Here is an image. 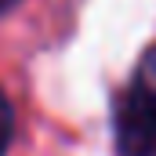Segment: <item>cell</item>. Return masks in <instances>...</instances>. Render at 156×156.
<instances>
[{"label":"cell","instance_id":"1","mask_svg":"<svg viewBox=\"0 0 156 156\" xmlns=\"http://www.w3.org/2000/svg\"><path fill=\"white\" fill-rule=\"evenodd\" d=\"M116 142L123 156H153L156 153V94L131 80L120 98L116 113Z\"/></svg>","mask_w":156,"mask_h":156},{"label":"cell","instance_id":"2","mask_svg":"<svg viewBox=\"0 0 156 156\" xmlns=\"http://www.w3.org/2000/svg\"><path fill=\"white\" fill-rule=\"evenodd\" d=\"M11 134H15V109H11L7 94L0 91V156L7 153V142H11Z\"/></svg>","mask_w":156,"mask_h":156},{"label":"cell","instance_id":"3","mask_svg":"<svg viewBox=\"0 0 156 156\" xmlns=\"http://www.w3.org/2000/svg\"><path fill=\"white\" fill-rule=\"evenodd\" d=\"M134 80H138L142 87H149V91L156 94V47L142 55V66H138V73H134Z\"/></svg>","mask_w":156,"mask_h":156},{"label":"cell","instance_id":"4","mask_svg":"<svg viewBox=\"0 0 156 156\" xmlns=\"http://www.w3.org/2000/svg\"><path fill=\"white\" fill-rule=\"evenodd\" d=\"M18 0H0V11H7V7H15Z\"/></svg>","mask_w":156,"mask_h":156}]
</instances>
